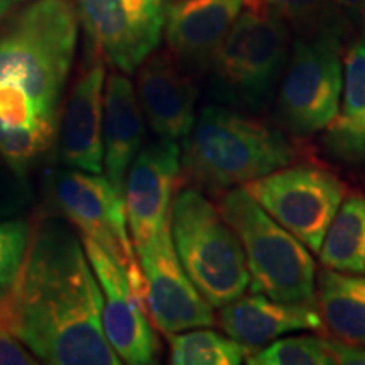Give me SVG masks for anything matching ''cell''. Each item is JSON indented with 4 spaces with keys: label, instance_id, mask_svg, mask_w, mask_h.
<instances>
[{
    "label": "cell",
    "instance_id": "cell-20",
    "mask_svg": "<svg viewBox=\"0 0 365 365\" xmlns=\"http://www.w3.org/2000/svg\"><path fill=\"white\" fill-rule=\"evenodd\" d=\"M317 307L336 340L365 346V274L319 271Z\"/></svg>",
    "mask_w": 365,
    "mask_h": 365
},
{
    "label": "cell",
    "instance_id": "cell-6",
    "mask_svg": "<svg viewBox=\"0 0 365 365\" xmlns=\"http://www.w3.org/2000/svg\"><path fill=\"white\" fill-rule=\"evenodd\" d=\"M286 22L262 0H245L213 58L223 88L240 107L257 112L271 100L284 66Z\"/></svg>",
    "mask_w": 365,
    "mask_h": 365
},
{
    "label": "cell",
    "instance_id": "cell-28",
    "mask_svg": "<svg viewBox=\"0 0 365 365\" xmlns=\"http://www.w3.org/2000/svg\"><path fill=\"white\" fill-rule=\"evenodd\" d=\"M38 364L34 355L22 346V341L12 335L0 322V365H33Z\"/></svg>",
    "mask_w": 365,
    "mask_h": 365
},
{
    "label": "cell",
    "instance_id": "cell-12",
    "mask_svg": "<svg viewBox=\"0 0 365 365\" xmlns=\"http://www.w3.org/2000/svg\"><path fill=\"white\" fill-rule=\"evenodd\" d=\"M181 173V148L161 139L139 150L125 180V212L134 247L143 249L171 222V205Z\"/></svg>",
    "mask_w": 365,
    "mask_h": 365
},
{
    "label": "cell",
    "instance_id": "cell-31",
    "mask_svg": "<svg viewBox=\"0 0 365 365\" xmlns=\"http://www.w3.org/2000/svg\"><path fill=\"white\" fill-rule=\"evenodd\" d=\"M22 0H0V19H4V17L9 16L14 9H16Z\"/></svg>",
    "mask_w": 365,
    "mask_h": 365
},
{
    "label": "cell",
    "instance_id": "cell-21",
    "mask_svg": "<svg viewBox=\"0 0 365 365\" xmlns=\"http://www.w3.org/2000/svg\"><path fill=\"white\" fill-rule=\"evenodd\" d=\"M319 261L333 271L365 274V195H346L328 227Z\"/></svg>",
    "mask_w": 365,
    "mask_h": 365
},
{
    "label": "cell",
    "instance_id": "cell-8",
    "mask_svg": "<svg viewBox=\"0 0 365 365\" xmlns=\"http://www.w3.org/2000/svg\"><path fill=\"white\" fill-rule=\"evenodd\" d=\"M242 188L312 252L322 249L346 191L333 173L313 164H287Z\"/></svg>",
    "mask_w": 365,
    "mask_h": 365
},
{
    "label": "cell",
    "instance_id": "cell-4",
    "mask_svg": "<svg viewBox=\"0 0 365 365\" xmlns=\"http://www.w3.org/2000/svg\"><path fill=\"white\" fill-rule=\"evenodd\" d=\"M244 249L250 291L287 303H317V271L307 245L277 223L244 188H232L218 205Z\"/></svg>",
    "mask_w": 365,
    "mask_h": 365
},
{
    "label": "cell",
    "instance_id": "cell-24",
    "mask_svg": "<svg viewBox=\"0 0 365 365\" xmlns=\"http://www.w3.org/2000/svg\"><path fill=\"white\" fill-rule=\"evenodd\" d=\"M53 135L43 129H9L0 125V156L21 175L41 153L49 148Z\"/></svg>",
    "mask_w": 365,
    "mask_h": 365
},
{
    "label": "cell",
    "instance_id": "cell-32",
    "mask_svg": "<svg viewBox=\"0 0 365 365\" xmlns=\"http://www.w3.org/2000/svg\"><path fill=\"white\" fill-rule=\"evenodd\" d=\"M9 213H11V210H7V207H2V205H0V218L9 215Z\"/></svg>",
    "mask_w": 365,
    "mask_h": 365
},
{
    "label": "cell",
    "instance_id": "cell-14",
    "mask_svg": "<svg viewBox=\"0 0 365 365\" xmlns=\"http://www.w3.org/2000/svg\"><path fill=\"white\" fill-rule=\"evenodd\" d=\"M135 93L150 129L161 139H185L196 122V88L168 51H154L137 68Z\"/></svg>",
    "mask_w": 365,
    "mask_h": 365
},
{
    "label": "cell",
    "instance_id": "cell-15",
    "mask_svg": "<svg viewBox=\"0 0 365 365\" xmlns=\"http://www.w3.org/2000/svg\"><path fill=\"white\" fill-rule=\"evenodd\" d=\"M105 81L103 58L93 51L73 83L63 115L59 156L73 170L103 171Z\"/></svg>",
    "mask_w": 365,
    "mask_h": 365
},
{
    "label": "cell",
    "instance_id": "cell-5",
    "mask_svg": "<svg viewBox=\"0 0 365 365\" xmlns=\"http://www.w3.org/2000/svg\"><path fill=\"white\" fill-rule=\"evenodd\" d=\"M171 235L182 269L210 307H225L247 291L250 274L239 237L198 190L173 198Z\"/></svg>",
    "mask_w": 365,
    "mask_h": 365
},
{
    "label": "cell",
    "instance_id": "cell-10",
    "mask_svg": "<svg viewBox=\"0 0 365 365\" xmlns=\"http://www.w3.org/2000/svg\"><path fill=\"white\" fill-rule=\"evenodd\" d=\"M145 277L148 314L153 327L164 335L215 325L208 301L178 259L171 235V222L156 239L135 250Z\"/></svg>",
    "mask_w": 365,
    "mask_h": 365
},
{
    "label": "cell",
    "instance_id": "cell-27",
    "mask_svg": "<svg viewBox=\"0 0 365 365\" xmlns=\"http://www.w3.org/2000/svg\"><path fill=\"white\" fill-rule=\"evenodd\" d=\"M266 6L276 11L282 19L294 24L312 26L327 11L328 0H262Z\"/></svg>",
    "mask_w": 365,
    "mask_h": 365
},
{
    "label": "cell",
    "instance_id": "cell-29",
    "mask_svg": "<svg viewBox=\"0 0 365 365\" xmlns=\"http://www.w3.org/2000/svg\"><path fill=\"white\" fill-rule=\"evenodd\" d=\"M333 362L335 365H365V346L345 344L336 339L328 340Z\"/></svg>",
    "mask_w": 365,
    "mask_h": 365
},
{
    "label": "cell",
    "instance_id": "cell-26",
    "mask_svg": "<svg viewBox=\"0 0 365 365\" xmlns=\"http://www.w3.org/2000/svg\"><path fill=\"white\" fill-rule=\"evenodd\" d=\"M0 125L9 127V129H43L51 134L56 132V129L41 124L34 102L27 95V91L11 81L0 83Z\"/></svg>",
    "mask_w": 365,
    "mask_h": 365
},
{
    "label": "cell",
    "instance_id": "cell-30",
    "mask_svg": "<svg viewBox=\"0 0 365 365\" xmlns=\"http://www.w3.org/2000/svg\"><path fill=\"white\" fill-rule=\"evenodd\" d=\"M341 7L346 11L357 14L360 17H365V0H336Z\"/></svg>",
    "mask_w": 365,
    "mask_h": 365
},
{
    "label": "cell",
    "instance_id": "cell-11",
    "mask_svg": "<svg viewBox=\"0 0 365 365\" xmlns=\"http://www.w3.org/2000/svg\"><path fill=\"white\" fill-rule=\"evenodd\" d=\"M54 195L65 215L127 269L135 259V247L127 223L125 196L100 173L66 170L54 182Z\"/></svg>",
    "mask_w": 365,
    "mask_h": 365
},
{
    "label": "cell",
    "instance_id": "cell-23",
    "mask_svg": "<svg viewBox=\"0 0 365 365\" xmlns=\"http://www.w3.org/2000/svg\"><path fill=\"white\" fill-rule=\"evenodd\" d=\"M245 362L250 365H335L328 339L309 335L274 340L259 352L250 354Z\"/></svg>",
    "mask_w": 365,
    "mask_h": 365
},
{
    "label": "cell",
    "instance_id": "cell-1",
    "mask_svg": "<svg viewBox=\"0 0 365 365\" xmlns=\"http://www.w3.org/2000/svg\"><path fill=\"white\" fill-rule=\"evenodd\" d=\"M102 308V289L78 237L59 222L33 227L19 272L0 299L2 325L46 364L118 365Z\"/></svg>",
    "mask_w": 365,
    "mask_h": 365
},
{
    "label": "cell",
    "instance_id": "cell-7",
    "mask_svg": "<svg viewBox=\"0 0 365 365\" xmlns=\"http://www.w3.org/2000/svg\"><path fill=\"white\" fill-rule=\"evenodd\" d=\"M341 88L344 59L336 34L323 31L296 41L277 97V118L293 135L317 134L339 112Z\"/></svg>",
    "mask_w": 365,
    "mask_h": 365
},
{
    "label": "cell",
    "instance_id": "cell-17",
    "mask_svg": "<svg viewBox=\"0 0 365 365\" xmlns=\"http://www.w3.org/2000/svg\"><path fill=\"white\" fill-rule=\"evenodd\" d=\"M218 323L225 335L254 352L286 333L323 330L317 303H287L255 291L222 307Z\"/></svg>",
    "mask_w": 365,
    "mask_h": 365
},
{
    "label": "cell",
    "instance_id": "cell-19",
    "mask_svg": "<svg viewBox=\"0 0 365 365\" xmlns=\"http://www.w3.org/2000/svg\"><path fill=\"white\" fill-rule=\"evenodd\" d=\"M323 144L339 161L365 170V31L344 58L340 107Z\"/></svg>",
    "mask_w": 365,
    "mask_h": 365
},
{
    "label": "cell",
    "instance_id": "cell-2",
    "mask_svg": "<svg viewBox=\"0 0 365 365\" xmlns=\"http://www.w3.org/2000/svg\"><path fill=\"white\" fill-rule=\"evenodd\" d=\"M78 24L73 0H34L0 31V83L22 86L41 124L51 129L75 59Z\"/></svg>",
    "mask_w": 365,
    "mask_h": 365
},
{
    "label": "cell",
    "instance_id": "cell-25",
    "mask_svg": "<svg viewBox=\"0 0 365 365\" xmlns=\"http://www.w3.org/2000/svg\"><path fill=\"white\" fill-rule=\"evenodd\" d=\"M33 227L24 220L0 222V299L7 294L24 261Z\"/></svg>",
    "mask_w": 365,
    "mask_h": 365
},
{
    "label": "cell",
    "instance_id": "cell-16",
    "mask_svg": "<svg viewBox=\"0 0 365 365\" xmlns=\"http://www.w3.org/2000/svg\"><path fill=\"white\" fill-rule=\"evenodd\" d=\"M245 0H176L166 11L168 51L185 71H202L234 26Z\"/></svg>",
    "mask_w": 365,
    "mask_h": 365
},
{
    "label": "cell",
    "instance_id": "cell-3",
    "mask_svg": "<svg viewBox=\"0 0 365 365\" xmlns=\"http://www.w3.org/2000/svg\"><path fill=\"white\" fill-rule=\"evenodd\" d=\"M294 158V148L279 129L210 105L185 137L181 171L193 185L217 191L281 170Z\"/></svg>",
    "mask_w": 365,
    "mask_h": 365
},
{
    "label": "cell",
    "instance_id": "cell-22",
    "mask_svg": "<svg viewBox=\"0 0 365 365\" xmlns=\"http://www.w3.org/2000/svg\"><path fill=\"white\" fill-rule=\"evenodd\" d=\"M170 340L171 364L176 365H239L254 350L230 336L213 330L193 328V331L173 333Z\"/></svg>",
    "mask_w": 365,
    "mask_h": 365
},
{
    "label": "cell",
    "instance_id": "cell-18",
    "mask_svg": "<svg viewBox=\"0 0 365 365\" xmlns=\"http://www.w3.org/2000/svg\"><path fill=\"white\" fill-rule=\"evenodd\" d=\"M144 132V113L134 85L120 73H112L103 95V170L124 196L127 173L143 149Z\"/></svg>",
    "mask_w": 365,
    "mask_h": 365
},
{
    "label": "cell",
    "instance_id": "cell-13",
    "mask_svg": "<svg viewBox=\"0 0 365 365\" xmlns=\"http://www.w3.org/2000/svg\"><path fill=\"white\" fill-rule=\"evenodd\" d=\"M86 257L105 296L102 325L108 344L122 362L130 365L153 364L159 341L148 313L139 307L132 294L125 269L117 264L97 242L81 237Z\"/></svg>",
    "mask_w": 365,
    "mask_h": 365
},
{
    "label": "cell",
    "instance_id": "cell-9",
    "mask_svg": "<svg viewBox=\"0 0 365 365\" xmlns=\"http://www.w3.org/2000/svg\"><path fill=\"white\" fill-rule=\"evenodd\" d=\"M73 6L93 51L118 71H137L161 43L164 0H73Z\"/></svg>",
    "mask_w": 365,
    "mask_h": 365
}]
</instances>
